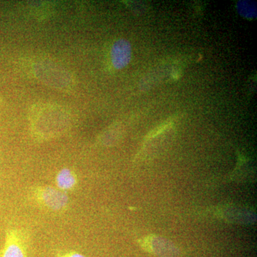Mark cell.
I'll use <instances>...</instances> for the list:
<instances>
[{
  "label": "cell",
  "mask_w": 257,
  "mask_h": 257,
  "mask_svg": "<svg viewBox=\"0 0 257 257\" xmlns=\"http://www.w3.org/2000/svg\"><path fill=\"white\" fill-rule=\"evenodd\" d=\"M42 200L49 207L59 209L67 204V197L65 194L55 189L46 188L42 192Z\"/></svg>",
  "instance_id": "277c9868"
},
{
  "label": "cell",
  "mask_w": 257,
  "mask_h": 257,
  "mask_svg": "<svg viewBox=\"0 0 257 257\" xmlns=\"http://www.w3.org/2000/svg\"><path fill=\"white\" fill-rule=\"evenodd\" d=\"M254 5L250 4L248 2H241L238 5V10L240 14L246 18H254L256 10H254Z\"/></svg>",
  "instance_id": "8992f818"
},
{
  "label": "cell",
  "mask_w": 257,
  "mask_h": 257,
  "mask_svg": "<svg viewBox=\"0 0 257 257\" xmlns=\"http://www.w3.org/2000/svg\"><path fill=\"white\" fill-rule=\"evenodd\" d=\"M57 257H85L83 256L81 253H77V252H68V253H59L58 256Z\"/></svg>",
  "instance_id": "52a82bcc"
},
{
  "label": "cell",
  "mask_w": 257,
  "mask_h": 257,
  "mask_svg": "<svg viewBox=\"0 0 257 257\" xmlns=\"http://www.w3.org/2000/svg\"><path fill=\"white\" fill-rule=\"evenodd\" d=\"M132 58V46L125 39H119L113 44L111 50V63L115 69H121L128 65Z\"/></svg>",
  "instance_id": "7a4b0ae2"
},
{
  "label": "cell",
  "mask_w": 257,
  "mask_h": 257,
  "mask_svg": "<svg viewBox=\"0 0 257 257\" xmlns=\"http://www.w3.org/2000/svg\"><path fill=\"white\" fill-rule=\"evenodd\" d=\"M57 184L60 189H70L75 185L76 178L70 170L64 169L57 176Z\"/></svg>",
  "instance_id": "5b68a950"
},
{
  "label": "cell",
  "mask_w": 257,
  "mask_h": 257,
  "mask_svg": "<svg viewBox=\"0 0 257 257\" xmlns=\"http://www.w3.org/2000/svg\"><path fill=\"white\" fill-rule=\"evenodd\" d=\"M1 257H26L25 247L16 234H8Z\"/></svg>",
  "instance_id": "3957f363"
},
{
  "label": "cell",
  "mask_w": 257,
  "mask_h": 257,
  "mask_svg": "<svg viewBox=\"0 0 257 257\" xmlns=\"http://www.w3.org/2000/svg\"><path fill=\"white\" fill-rule=\"evenodd\" d=\"M33 72L38 80L57 90L70 92L75 87L72 74L53 61L42 60L37 62L33 65Z\"/></svg>",
  "instance_id": "6da1fadb"
}]
</instances>
